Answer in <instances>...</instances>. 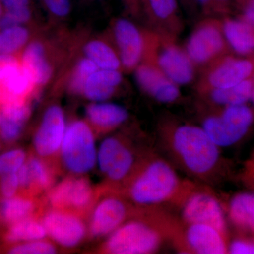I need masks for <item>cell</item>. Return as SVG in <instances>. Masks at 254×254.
I'll use <instances>...</instances> for the list:
<instances>
[{"label":"cell","instance_id":"obj_36","mask_svg":"<svg viewBox=\"0 0 254 254\" xmlns=\"http://www.w3.org/2000/svg\"><path fill=\"white\" fill-rule=\"evenodd\" d=\"M228 254H254V240L238 238L228 245Z\"/></svg>","mask_w":254,"mask_h":254},{"label":"cell","instance_id":"obj_25","mask_svg":"<svg viewBox=\"0 0 254 254\" xmlns=\"http://www.w3.org/2000/svg\"><path fill=\"white\" fill-rule=\"evenodd\" d=\"M254 77L228 88H213L210 98L216 104L228 106L246 104L252 98Z\"/></svg>","mask_w":254,"mask_h":254},{"label":"cell","instance_id":"obj_11","mask_svg":"<svg viewBox=\"0 0 254 254\" xmlns=\"http://www.w3.org/2000/svg\"><path fill=\"white\" fill-rule=\"evenodd\" d=\"M93 190L86 179L71 177L63 180L50 190L48 199L56 209L83 210L93 199Z\"/></svg>","mask_w":254,"mask_h":254},{"label":"cell","instance_id":"obj_33","mask_svg":"<svg viewBox=\"0 0 254 254\" xmlns=\"http://www.w3.org/2000/svg\"><path fill=\"white\" fill-rule=\"evenodd\" d=\"M152 13L160 19H168L176 13L177 0H146Z\"/></svg>","mask_w":254,"mask_h":254},{"label":"cell","instance_id":"obj_15","mask_svg":"<svg viewBox=\"0 0 254 254\" xmlns=\"http://www.w3.org/2000/svg\"><path fill=\"white\" fill-rule=\"evenodd\" d=\"M136 79L143 91L160 103H173L180 97L178 85L167 77L156 65H138Z\"/></svg>","mask_w":254,"mask_h":254},{"label":"cell","instance_id":"obj_18","mask_svg":"<svg viewBox=\"0 0 254 254\" xmlns=\"http://www.w3.org/2000/svg\"><path fill=\"white\" fill-rule=\"evenodd\" d=\"M254 76V60L227 58L209 74L208 83L213 88L233 86Z\"/></svg>","mask_w":254,"mask_h":254},{"label":"cell","instance_id":"obj_41","mask_svg":"<svg viewBox=\"0 0 254 254\" xmlns=\"http://www.w3.org/2000/svg\"><path fill=\"white\" fill-rule=\"evenodd\" d=\"M125 4L129 5L130 6L136 5V0H122Z\"/></svg>","mask_w":254,"mask_h":254},{"label":"cell","instance_id":"obj_13","mask_svg":"<svg viewBox=\"0 0 254 254\" xmlns=\"http://www.w3.org/2000/svg\"><path fill=\"white\" fill-rule=\"evenodd\" d=\"M223 32L217 25L207 23L193 32L187 44V53L193 63H207L225 50Z\"/></svg>","mask_w":254,"mask_h":254},{"label":"cell","instance_id":"obj_42","mask_svg":"<svg viewBox=\"0 0 254 254\" xmlns=\"http://www.w3.org/2000/svg\"><path fill=\"white\" fill-rule=\"evenodd\" d=\"M229 0H213V2L218 3L219 4H226Z\"/></svg>","mask_w":254,"mask_h":254},{"label":"cell","instance_id":"obj_12","mask_svg":"<svg viewBox=\"0 0 254 254\" xmlns=\"http://www.w3.org/2000/svg\"><path fill=\"white\" fill-rule=\"evenodd\" d=\"M113 33L122 66L128 70L137 67L144 50L141 32L131 21L120 18L114 24Z\"/></svg>","mask_w":254,"mask_h":254},{"label":"cell","instance_id":"obj_31","mask_svg":"<svg viewBox=\"0 0 254 254\" xmlns=\"http://www.w3.org/2000/svg\"><path fill=\"white\" fill-rule=\"evenodd\" d=\"M26 162V153L21 148L7 150L0 155V177L17 173Z\"/></svg>","mask_w":254,"mask_h":254},{"label":"cell","instance_id":"obj_34","mask_svg":"<svg viewBox=\"0 0 254 254\" xmlns=\"http://www.w3.org/2000/svg\"><path fill=\"white\" fill-rule=\"evenodd\" d=\"M47 12L55 18L67 17L71 11V0H38Z\"/></svg>","mask_w":254,"mask_h":254},{"label":"cell","instance_id":"obj_44","mask_svg":"<svg viewBox=\"0 0 254 254\" xmlns=\"http://www.w3.org/2000/svg\"><path fill=\"white\" fill-rule=\"evenodd\" d=\"M251 99L252 100V101L254 102V85H253V90H252V98Z\"/></svg>","mask_w":254,"mask_h":254},{"label":"cell","instance_id":"obj_35","mask_svg":"<svg viewBox=\"0 0 254 254\" xmlns=\"http://www.w3.org/2000/svg\"><path fill=\"white\" fill-rule=\"evenodd\" d=\"M20 188L17 173L0 177V194L3 198L14 197Z\"/></svg>","mask_w":254,"mask_h":254},{"label":"cell","instance_id":"obj_43","mask_svg":"<svg viewBox=\"0 0 254 254\" xmlns=\"http://www.w3.org/2000/svg\"><path fill=\"white\" fill-rule=\"evenodd\" d=\"M4 14V9H3L2 5H1V1H0V18Z\"/></svg>","mask_w":254,"mask_h":254},{"label":"cell","instance_id":"obj_47","mask_svg":"<svg viewBox=\"0 0 254 254\" xmlns=\"http://www.w3.org/2000/svg\"><path fill=\"white\" fill-rule=\"evenodd\" d=\"M145 1H146V0H145Z\"/></svg>","mask_w":254,"mask_h":254},{"label":"cell","instance_id":"obj_16","mask_svg":"<svg viewBox=\"0 0 254 254\" xmlns=\"http://www.w3.org/2000/svg\"><path fill=\"white\" fill-rule=\"evenodd\" d=\"M156 62V66L177 85L187 84L193 78V62L179 47L164 46L157 55Z\"/></svg>","mask_w":254,"mask_h":254},{"label":"cell","instance_id":"obj_3","mask_svg":"<svg viewBox=\"0 0 254 254\" xmlns=\"http://www.w3.org/2000/svg\"><path fill=\"white\" fill-rule=\"evenodd\" d=\"M60 150L65 167L71 173H88L97 164L94 135L89 125L82 120H75L66 126Z\"/></svg>","mask_w":254,"mask_h":254},{"label":"cell","instance_id":"obj_4","mask_svg":"<svg viewBox=\"0 0 254 254\" xmlns=\"http://www.w3.org/2000/svg\"><path fill=\"white\" fill-rule=\"evenodd\" d=\"M254 122V110L246 104L225 106L219 115L209 116L202 128L218 147L231 146L247 134Z\"/></svg>","mask_w":254,"mask_h":254},{"label":"cell","instance_id":"obj_22","mask_svg":"<svg viewBox=\"0 0 254 254\" xmlns=\"http://www.w3.org/2000/svg\"><path fill=\"white\" fill-rule=\"evenodd\" d=\"M227 214L235 226L254 235V193L234 195L227 205Z\"/></svg>","mask_w":254,"mask_h":254},{"label":"cell","instance_id":"obj_9","mask_svg":"<svg viewBox=\"0 0 254 254\" xmlns=\"http://www.w3.org/2000/svg\"><path fill=\"white\" fill-rule=\"evenodd\" d=\"M64 113L59 105H51L45 112L35 133L33 145L38 155H54L60 149L66 131Z\"/></svg>","mask_w":254,"mask_h":254},{"label":"cell","instance_id":"obj_46","mask_svg":"<svg viewBox=\"0 0 254 254\" xmlns=\"http://www.w3.org/2000/svg\"><path fill=\"white\" fill-rule=\"evenodd\" d=\"M95 1H102V0H95Z\"/></svg>","mask_w":254,"mask_h":254},{"label":"cell","instance_id":"obj_37","mask_svg":"<svg viewBox=\"0 0 254 254\" xmlns=\"http://www.w3.org/2000/svg\"><path fill=\"white\" fill-rule=\"evenodd\" d=\"M4 11H14L33 8L32 0H0Z\"/></svg>","mask_w":254,"mask_h":254},{"label":"cell","instance_id":"obj_38","mask_svg":"<svg viewBox=\"0 0 254 254\" xmlns=\"http://www.w3.org/2000/svg\"><path fill=\"white\" fill-rule=\"evenodd\" d=\"M19 55H0V78L6 68L17 60Z\"/></svg>","mask_w":254,"mask_h":254},{"label":"cell","instance_id":"obj_28","mask_svg":"<svg viewBox=\"0 0 254 254\" xmlns=\"http://www.w3.org/2000/svg\"><path fill=\"white\" fill-rule=\"evenodd\" d=\"M26 123L12 112L0 108V138L7 143L16 141Z\"/></svg>","mask_w":254,"mask_h":254},{"label":"cell","instance_id":"obj_32","mask_svg":"<svg viewBox=\"0 0 254 254\" xmlns=\"http://www.w3.org/2000/svg\"><path fill=\"white\" fill-rule=\"evenodd\" d=\"M12 254H53L56 253L55 246L43 240L18 243L9 250Z\"/></svg>","mask_w":254,"mask_h":254},{"label":"cell","instance_id":"obj_19","mask_svg":"<svg viewBox=\"0 0 254 254\" xmlns=\"http://www.w3.org/2000/svg\"><path fill=\"white\" fill-rule=\"evenodd\" d=\"M122 80L119 70L98 68L87 80L81 95L93 102L105 101L113 96Z\"/></svg>","mask_w":254,"mask_h":254},{"label":"cell","instance_id":"obj_8","mask_svg":"<svg viewBox=\"0 0 254 254\" xmlns=\"http://www.w3.org/2000/svg\"><path fill=\"white\" fill-rule=\"evenodd\" d=\"M144 207L133 210L119 194L110 195L99 202L92 214L89 230L93 237L109 235L132 216H138Z\"/></svg>","mask_w":254,"mask_h":254},{"label":"cell","instance_id":"obj_21","mask_svg":"<svg viewBox=\"0 0 254 254\" xmlns=\"http://www.w3.org/2000/svg\"><path fill=\"white\" fill-rule=\"evenodd\" d=\"M224 36L230 46L240 55L254 52V26L245 20H226L222 28Z\"/></svg>","mask_w":254,"mask_h":254},{"label":"cell","instance_id":"obj_26","mask_svg":"<svg viewBox=\"0 0 254 254\" xmlns=\"http://www.w3.org/2000/svg\"><path fill=\"white\" fill-rule=\"evenodd\" d=\"M31 41V30L26 25L0 30V55H19Z\"/></svg>","mask_w":254,"mask_h":254},{"label":"cell","instance_id":"obj_39","mask_svg":"<svg viewBox=\"0 0 254 254\" xmlns=\"http://www.w3.org/2000/svg\"><path fill=\"white\" fill-rule=\"evenodd\" d=\"M246 4L243 20L254 26V0H248Z\"/></svg>","mask_w":254,"mask_h":254},{"label":"cell","instance_id":"obj_7","mask_svg":"<svg viewBox=\"0 0 254 254\" xmlns=\"http://www.w3.org/2000/svg\"><path fill=\"white\" fill-rule=\"evenodd\" d=\"M184 223L211 225L227 236L224 210L220 200L208 187L203 185L187 198L181 207Z\"/></svg>","mask_w":254,"mask_h":254},{"label":"cell","instance_id":"obj_2","mask_svg":"<svg viewBox=\"0 0 254 254\" xmlns=\"http://www.w3.org/2000/svg\"><path fill=\"white\" fill-rule=\"evenodd\" d=\"M160 145L176 166L202 184L216 182L222 169L220 148L202 127L180 125L164 127Z\"/></svg>","mask_w":254,"mask_h":254},{"label":"cell","instance_id":"obj_24","mask_svg":"<svg viewBox=\"0 0 254 254\" xmlns=\"http://www.w3.org/2000/svg\"><path fill=\"white\" fill-rule=\"evenodd\" d=\"M47 232L43 222L31 218L10 225L4 239L10 244L23 243L30 241L43 240Z\"/></svg>","mask_w":254,"mask_h":254},{"label":"cell","instance_id":"obj_10","mask_svg":"<svg viewBox=\"0 0 254 254\" xmlns=\"http://www.w3.org/2000/svg\"><path fill=\"white\" fill-rule=\"evenodd\" d=\"M43 223L47 235L58 245L67 248L77 246L86 235V226L81 219L60 209L47 213Z\"/></svg>","mask_w":254,"mask_h":254},{"label":"cell","instance_id":"obj_1","mask_svg":"<svg viewBox=\"0 0 254 254\" xmlns=\"http://www.w3.org/2000/svg\"><path fill=\"white\" fill-rule=\"evenodd\" d=\"M200 184L182 178L172 163L150 152L124 182L121 193L117 194L140 207L173 205L181 208L187 198L203 186Z\"/></svg>","mask_w":254,"mask_h":254},{"label":"cell","instance_id":"obj_20","mask_svg":"<svg viewBox=\"0 0 254 254\" xmlns=\"http://www.w3.org/2000/svg\"><path fill=\"white\" fill-rule=\"evenodd\" d=\"M86 113L89 123L103 131H110L120 126L128 117L124 107L105 101L94 102L88 105Z\"/></svg>","mask_w":254,"mask_h":254},{"label":"cell","instance_id":"obj_30","mask_svg":"<svg viewBox=\"0 0 254 254\" xmlns=\"http://www.w3.org/2000/svg\"><path fill=\"white\" fill-rule=\"evenodd\" d=\"M98 69L95 64L86 57L78 62L73 70L69 81V88L73 93L81 94L83 86L92 73Z\"/></svg>","mask_w":254,"mask_h":254},{"label":"cell","instance_id":"obj_45","mask_svg":"<svg viewBox=\"0 0 254 254\" xmlns=\"http://www.w3.org/2000/svg\"><path fill=\"white\" fill-rule=\"evenodd\" d=\"M239 1H241V2L247 3L248 0H239Z\"/></svg>","mask_w":254,"mask_h":254},{"label":"cell","instance_id":"obj_29","mask_svg":"<svg viewBox=\"0 0 254 254\" xmlns=\"http://www.w3.org/2000/svg\"><path fill=\"white\" fill-rule=\"evenodd\" d=\"M26 164L31 180V189L45 190L50 187L52 175L44 162L38 158H31Z\"/></svg>","mask_w":254,"mask_h":254},{"label":"cell","instance_id":"obj_14","mask_svg":"<svg viewBox=\"0 0 254 254\" xmlns=\"http://www.w3.org/2000/svg\"><path fill=\"white\" fill-rule=\"evenodd\" d=\"M36 88L18 57L0 78V105L27 103Z\"/></svg>","mask_w":254,"mask_h":254},{"label":"cell","instance_id":"obj_17","mask_svg":"<svg viewBox=\"0 0 254 254\" xmlns=\"http://www.w3.org/2000/svg\"><path fill=\"white\" fill-rule=\"evenodd\" d=\"M20 61L36 87L43 86L53 74V66L44 42L33 40L19 55Z\"/></svg>","mask_w":254,"mask_h":254},{"label":"cell","instance_id":"obj_40","mask_svg":"<svg viewBox=\"0 0 254 254\" xmlns=\"http://www.w3.org/2000/svg\"><path fill=\"white\" fill-rule=\"evenodd\" d=\"M247 176L252 180L254 185V157L247 167Z\"/></svg>","mask_w":254,"mask_h":254},{"label":"cell","instance_id":"obj_27","mask_svg":"<svg viewBox=\"0 0 254 254\" xmlns=\"http://www.w3.org/2000/svg\"><path fill=\"white\" fill-rule=\"evenodd\" d=\"M35 208L36 205L33 200L15 195L2 200L0 204V216L6 223L12 225L30 218Z\"/></svg>","mask_w":254,"mask_h":254},{"label":"cell","instance_id":"obj_6","mask_svg":"<svg viewBox=\"0 0 254 254\" xmlns=\"http://www.w3.org/2000/svg\"><path fill=\"white\" fill-rule=\"evenodd\" d=\"M173 245L182 254H228L227 235L205 224H186L182 221Z\"/></svg>","mask_w":254,"mask_h":254},{"label":"cell","instance_id":"obj_5","mask_svg":"<svg viewBox=\"0 0 254 254\" xmlns=\"http://www.w3.org/2000/svg\"><path fill=\"white\" fill-rule=\"evenodd\" d=\"M143 160L137 161L131 145L118 136L103 140L97 153V164L100 171L113 183H124Z\"/></svg>","mask_w":254,"mask_h":254},{"label":"cell","instance_id":"obj_23","mask_svg":"<svg viewBox=\"0 0 254 254\" xmlns=\"http://www.w3.org/2000/svg\"><path fill=\"white\" fill-rule=\"evenodd\" d=\"M83 52L100 69L119 70L122 66L118 53L103 40L95 38L87 42Z\"/></svg>","mask_w":254,"mask_h":254}]
</instances>
